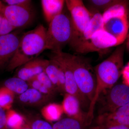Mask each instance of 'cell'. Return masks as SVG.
Instances as JSON below:
<instances>
[{"mask_svg": "<svg viewBox=\"0 0 129 129\" xmlns=\"http://www.w3.org/2000/svg\"><path fill=\"white\" fill-rule=\"evenodd\" d=\"M22 35L15 31L0 36V69L6 67L15 55Z\"/></svg>", "mask_w": 129, "mask_h": 129, "instance_id": "obj_11", "label": "cell"}, {"mask_svg": "<svg viewBox=\"0 0 129 129\" xmlns=\"http://www.w3.org/2000/svg\"><path fill=\"white\" fill-rule=\"evenodd\" d=\"M122 75L123 83L129 86V62L124 67Z\"/></svg>", "mask_w": 129, "mask_h": 129, "instance_id": "obj_31", "label": "cell"}, {"mask_svg": "<svg viewBox=\"0 0 129 129\" xmlns=\"http://www.w3.org/2000/svg\"><path fill=\"white\" fill-rule=\"evenodd\" d=\"M4 86L15 94L19 95L23 93L29 88L27 81L16 76L10 78L5 81Z\"/></svg>", "mask_w": 129, "mask_h": 129, "instance_id": "obj_19", "label": "cell"}, {"mask_svg": "<svg viewBox=\"0 0 129 129\" xmlns=\"http://www.w3.org/2000/svg\"><path fill=\"white\" fill-rule=\"evenodd\" d=\"M65 3L70 12L74 29L73 36L81 34L88 27L93 14L81 0H66Z\"/></svg>", "mask_w": 129, "mask_h": 129, "instance_id": "obj_9", "label": "cell"}, {"mask_svg": "<svg viewBox=\"0 0 129 129\" xmlns=\"http://www.w3.org/2000/svg\"><path fill=\"white\" fill-rule=\"evenodd\" d=\"M15 94L3 86L0 88V107L5 111L11 109L14 99Z\"/></svg>", "mask_w": 129, "mask_h": 129, "instance_id": "obj_23", "label": "cell"}, {"mask_svg": "<svg viewBox=\"0 0 129 129\" xmlns=\"http://www.w3.org/2000/svg\"><path fill=\"white\" fill-rule=\"evenodd\" d=\"M63 112L62 106L55 103H50L45 106L41 113L44 118L49 121L59 120Z\"/></svg>", "mask_w": 129, "mask_h": 129, "instance_id": "obj_20", "label": "cell"}, {"mask_svg": "<svg viewBox=\"0 0 129 129\" xmlns=\"http://www.w3.org/2000/svg\"><path fill=\"white\" fill-rule=\"evenodd\" d=\"M41 2L44 17L49 23L56 16L62 12L65 1L42 0Z\"/></svg>", "mask_w": 129, "mask_h": 129, "instance_id": "obj_17", "label": "cell"}, {"mask_svg": "<svg viewBox=\"0 0 129 129\" xmlns=\"http://www.w3.org/2000/svg\"><path fill=\"white\" fill-rule=\"evenodd\" d=\"M48 62L40 57L30 60L18 68L16 76L27 82L44 72Z\"/></svg>", "mask_w": 129, "mask_h": 129, "instance_id": "obj_13", "label": "cell"}, {"mask_svg": "<svg viewBox=\"0 0 129 129\" xmlns=\"http://www.w3.org/2000/svg\"><path fill=\"white\" fill-rule=\"evenodd\" d=\"M16 29L2 13H0V36L8 34Z\"/></svg>", "mask_w": 129, "mask_h": 129, "instance_id": "obj_27", "label": "cell"}, {"mask_svg": "<svg viewBox=\"0 0 129 129\" xmlns=\"http://www.w3.org/2000/svg\"><path fill=\"white\" fill-rule=\"evenodd\" d=\"M89 126L87 122L67 117L60 119L52 127L53 129H87Z\"/></svg>", "mask_w": 129, "mask_h": 129, "instance_id": "obj_18", "label": "cell"}, {"mask_svg": "<svg viewBox=\"0 0 129 129\" xmlns=\"http://www.w3.org/2000/svg\"><path fill=\"white\" fill-rule=\"evenodd\" d=\"M0 129H10L7 122L6 111L0 107Z\"/></svg>", "mask_w": 129, "mask_h": 129, "instance_id": "obj_30", "label": "cell"}, {"mask_svg": "<svg viewBox=\"0 0 129 129\" xmlns=\"http://www.w3.org/2000/svg\"><path fill=\"white\" fill-rule=\"evenodd\" d=\"M52 99V98L42 94L35 89L29 88L19 95L18 99L20 103L25 106L38 107L47 104Z\"/></svg>", "mask_w": 129, "mask_h": 129, "instance_id": "obj_16", "label": "cell"}, {"mask_svg": "<svg viewBox=\"0 0 129 129\" xmlns=\"http://www.w3.org/2000/svg\"><path fill=\"white\" fill-rule=\"evenodd\" d=\"M7 122L10 129H15L24 122L23 117L12 109L6 111Z\"/></svg>", "mask_w": 129, "mask_h": 129, "instance_id": "obj_24", "label": "cell"}, {"mask_svg": "<svg viewBox=\"0 0 129 129\" xmlns=\"http://www.w3.org/2000/svg\"><path fill=\"white\" fill-rule=\"evenodd\" d=\"M119 45L117 40L103 29L96 31L90 38L76 45L72 49L84 54L103 50Z\"/></svg>", "mask_w": 129, "mask_h": 129, "instance_id": "obj_7", "label": "cell"}, {"mask_svg": "<svg viewBox=\"0 0 129 129\" xmlns=\"http://www.w3.org/2000/svg\"><path fill=\"white\" fill-rule=\"evenodd\" d=\"M129 103V86L123 83L114 85L98 97V115L113 112Z\"/></svg>", "mask_w": 129, "mask_h": 129, "instance_id": "obj_6", "label": "cell"}, {"mask_svg": "<svg viewBox=\"0 0 129 129\" xmlns=\"http://www.w3.org/2000/svg\"><path fill=\"white\" fill-rule=\"evenodd\" d=\"M15 129H31L30 127L27 123H25V121L21 125H19L18 127H17Z\"/></svg>", "mask_w": 129, "mask_h": 129, "instance_id": "obj_33", "label": "cell"}, {"mask_svg": "<svg viewBox=\"0 0 129 129\" xmlns=\"http://www.w3.org/2000/svg\"><path fill=\"white\" fill-rule=\"evenodd\" d=\"M62 106L63 112L68 117L87 122L90 125L87 120V112L83 111L79 101L76 97L65 93Z\"/></svg>", "mask_w": 129, "mask_h": 129, "instance_id": "obj_14", "label": "cell"}, {"mask_svg": "<svg viewBox=\"0 0 129 129\" xmlns=\"http://www.w3.org/2000/svg\"><path fill=\"white\" fill-rule=\"evenodd\" d=\"M96 125H129V103L113 112L98 115Z\"/></svg>", "mask_w": 129, "mask_h": 129, "instance_id": "obj_12", "label": "cell"}, {"mask_svg": "<svg viewBox=\"0 0 129 129\" xmlns=\"http://www.w3.org/2000/svg\"><path fill=\"white\" fill-rule=\"evenodd\" d=\"M5 4L3 3L2 1H0V13H2V10Z\"/></svg>", "mask_w": 129, "mask_h": 129, "instance_id": "obj_35", "label": "cell"}, {"mask_svg": "<svg viewBox=\"0 0 129 129\" xmlns=\"http://www.w3.org/2000/svg\"><path fill=\"white\" fill-rule=\"evenodd\" d=\"M29 88H34L37 90L42 94L46 95L53 98L56 93L49 90L40 82L36 78H34L27 81Z\"/></svg>", "mask_w": 129, "mask_h": 129, "instance_id": "obj_26", "label": "cell"}, {"mask_svg": "<svg viewBox=\"0 0 129 129\" xmlns=\"http://www.w3.org/2000/svg\"><path fill=\"white\" fill-rule=\"evenodd\" d=\"M125 42L117 47L107 59L94 68L96 80L94 96L90 104L87 113V118L92 121L94 118L95 106L102 92L110 89L122 75L124 67V55Z\"/></svg>", "mask_w": 129, "mask_h": 129, "instance_id": "obj_1", "label": "cell"}, {"mask_svg": "<svg viewBox=\"0 0 129 129\" xmlns=\"http://www.w3.org/2000/svg\"><path fill=\"white\" fill-rule=\"evenodd\" d=\"M129 1L120 0L102 14L103 29L117 41H125L129 29Z\"/></svg>", "mask_w": 129, "mask_h": 129, "instance_id": "obj_3", "label": "cell"}, {"mask_svg": "<svg viewBox=\"0 0 129 129\" xmlns=\"http://www.w3.org/2000/svg\"><path fill=\"white\" fill-rule=\"evenodd\" d=\"M2 2L8 6H32V1L30 0H4Z\"/></svg>", "mask_w": 129, "mask_h": 129, "instance_id": "obj_29", "label": "cell"}, {"mask_svg": "<svg viewBox=\"0 0 129 129\" xmlns=\"http://www.w3.org/2000/svg\"><path fill=\"white\" fill-rule=\"evenodd\" d=\"M120 0H88L86 1L90 12H98L102 14Z\"/></svg>", "mask_w": 129, "mask_h": 129, "instance_id": "obj_21", "label": "cell"}, {"mask_svg": "<svg viewBox=\"0 0 129 129\" xmlns=\"http://www.w3.org/2000/svg\"><path fill=\"white\" fill-rule=\"evenodd\" d=\"M62 53L73 71L79 89L91 102L94 96L96 85L94 69L83 57L63 52Z\"/></svg>", "mask_w": 129, "mask_h": 129, "instance_id": "obj_4", "label": "cell"}, {"mask_svg": "<svg viewBox=\"0 0 129 129\" xmlns=\"http://www.w3.org/2000/svg\"><path fill=\"white\" fill-rule=\"evenodd\" d=\"M89 129H100L97 125L90 127Z\"/></svg>", "mask_w": 129, "mask_h": 129, "instance_id": "obj_36", "label": "cell"}, {"mask_svg": "<svg viewBox=\"0 0 129 129\" xmlns=\"http://www.w3.org/2000/svg\"><path fill=\"white\" fill-rule=\"evenodd\" d=\"M125 48L129 52V33L127 35L125 41Z\"/></svg>", "mask_w": 129, "mask_h": 129, "instance_id": "obj_34", "label": "cell"}, {"mask_svg": "<svg viewBox=\"0 0 129 129\" xmlns=\"http://www.w3.org/2000/svg\"><path fill=\"white\" fill-rule=\"evenodd\" d=\"M100 129H129V125H115L106 126L97 125Z\"/></svg>", "mask_w": 129, "mask_h": 129, "instance_id": "obj_32", "label": "cell"}, {"mask_svg": "<svg viewBox=\"0 0 129 129\" xmlns=\"http://www.w3.org/2000/svg\"><path fill=\"white\" fill-rule=\"evenodd\" d=\"M93 16L85 30L81 34L74 36L69 45L72 48L81 42L90 38L98 30L102 29L103 26L102 14L98 12H91Z\"/></svg>", "mask_w": 129, "mask_h": 129, "instance_id": "obj_15", "label": "cell"}, {"mask_svg": "<svg viewBox=\"0 0 129 129\" xmlns=\"http://www.w3.org/2000/svg\"><path fill=\"white\" fill-rule=\"evenodd\" d=\"M2 13L16 29L28 26L34 18V13L32 6L5 5Z\"/></svg>", "mask_w": 129, "mask_h": 129, "instance_id": "obj_10", "label": "cell"}, {"mask_svg": "<svg viewBox=\"0 0 129 129\" xmlns=\"http://www.w3.org/2000/svg\"><path fill=\"white\" fill-rule=\"evenodd\" d=\"M46 30L43 24H39L23 34L15 55L6 67L7 71L12 72L37 58L46 50Z\"/></svg>", "mask_w": 129, "mask_h": 129, "instance_id": "obj_2", "label": "cell"}, {"mask_svg": "<svg viewBox=\"0 0 129 129\" xmlns=\"http://www.w3.org/2000/svg\"><path fill=\"white\" fill-rule=\"evenodd\" d=\"M63 51L52 52L49 56V58L58 63L63 70L66 78L65 92L77 98L80 102L82 109L87 110L88 112L90 103L89 99L81 92L74 77L73 73L67 60L64 58Z\"/></svg>", "mask_w": 129, "mask_h": 129, "instance_id": "obj_8", "label": "cell"}, {"mask_svg": "<svg viewBox=\"0 0 129 129\" xmlns=\"http://www.w3.org/2000/svg\"><path fill=\"white\" fill-rule=\"evenodd\" d=\"M45 72L53 83L57 92H58L59 83L58 63L55 60L49 59L47 65L45 69Z\"/></svg>", "mask_w": 129, "mask_h": 129, "instance_id": "obj_22", "label": "cell"}, {"mask_svg": "<svg viewBox=\"0 0 129 129\" xmlns=\"http://www.w3.org/2000/svg\"><path fill=\"white\" fill-rule=\"evenodd\" d=\"M23 118L25 123L31 129H53L50 124L39 118L28 116Z\"/></svg>", "mask_w": 129, "mask_h": 129, "instance_id": "obj_25", "label": "cell"}, {"mask_svg": "<svg viewBox=\"0 0 129 129\" xmlns=\"http://www.w3.org/2000/svg\"><path fill=\"white\" fill-rule=\"evenodd\" d=\"M74 32L70 16L62 12L49 23L46 32V50H50L52 52L62 51L71 42Z\"/></svg>", "mask_w": 129, "mask_h": 129, "instance_id": "obj_5", "label": "cell"}, {"mask_svg": "<svg viewBox=\"0 0 129 129\" xmlns=\"http://www.w3.org/2000/svg\"><path fill=\"white\" fill-rule=\"evenodd\" d=\"M35 78L52 92L56 94L57 92L55 87L45 71L38 75Z\"/></svg>", "mask_w": 129, "mask_h": 129, "instance_id": "obj_28", "label": "cell"}]
</instances>
